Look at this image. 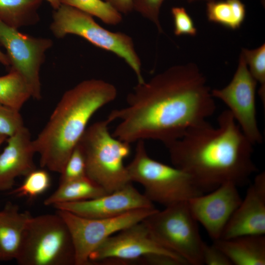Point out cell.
<instances>
[{"label": "cell", "instance_id": "obj_1", "mask_svg": "<svg viewBox=\"0 0 265 265\" xmlns=\"http://www.w3.org/2000/svg\"><path fill=\"white\" fill-rule=\"evenodd\" d=\"M214 98L206 77L194 63L176 65L137 83L127 105L107 117L119 121L112 135L129 143L145 139L166 146L212 116Z\"/></svg>", "mask_w": 265, "mask_h": 265}, {"label": "cell", "instance_id": "obj_2", "mask_svg": "<svg viewBox=\"0 0 265 265\" xmlns=\"http://www.w3.org/2000/svg\"><path fill=\"white\" fill-rule=\"evenodd\" d=\"M253 146L227 109L216 127L206 121L166 147L173 166L189 174L204 192L226 182L247 184L258 170Z\"/></svg>", "mask_w": 265, "mask_h": 265}, {"label": "cell", "instance_id": "obj_3", "mask_svg": "<svg viewBox=\"0 0 265 265\" xmlns=\"http://www.w3.org/2000/svg\"><path fill=\"white\" fill-rule=\"evenodd\" d=\"M117 95L114 85L96 79L83 80L66 91L33 140L40 166L61 174L91 117Z\"/></svg>", "mask_w": 265, "mask_h": 265}, {"label": "cell", "instance_id": "obj_4", "mask_svg": "<svg viewBox=\"0 0 265 265\" xmlns=\"http://www.w3.org/2000/svg\"><path fill=\"white\" fill-rule=\"evenodd\" d=\"M110 123L106 119L87 127L78 143L85 157L87 176L107 193L132 183L124 164L131 144L113 136Z\"/></svg>", "mask_w": 265, "mask_h": 265}, {"label": "cell", "instance_id": "obj_5", "mask_svg": "<svg viewBox=\"0 0 265 265\" xmlns=\"http://www.w3.org/2000/svg\"><path fill=\"white\" fill-rule=\"evenodd\" d=\"M126 167L132 182L144 187L150 201L165 207L205 193L184 171L151 158L144 140L137 141L134 157Z\"/></svg>", "mask_w": 265, "mask_h": 265}, {"label": "cell", "instance_id": "obj_6", "mask_svg": "<svg viewBox=\"0 0 265 265\" xmlns=\"http://www.w3.org/2000/svg\"><path fill=\"white\" fill-rule=\"evenodd\" d=\"M15 261L20 265H75L69 229L57 213L31 216Z\"/></svg>", "mask_w": 265, "mask_h": 265}, {"label": "cell", "instance_id": "obj_7", "mask_svg": "<svg viewBox=\"0 0 265 265\" xmlns=\"http://www.w3.org/2000/svg\"><path fill=\"white\" fill-rule=\"evenodd\" d=\"M50 28L57 38L68 34L76 35L97 47L114 53L130 67L135 74L137 83L145 80L141 60L129 35L109 31L98 24L92 16L64 4L54 10Z\"/></svg>", "mask_w": 265, "mask_h": 265}, {"label": "cell", "instance_id": "obj_8", "mask_svg": "<svg viewBox=\"0 0 265 265\" xmlns=\"http://www.w3.org/2000/svg\"><path fill=\"white\" fill-rule=\"evenodd\" d=\"M142 222L162 247L182 258L187 265H203L202 249L205 242L187 201L158 210Z\"/></svg>", "mask_w": 265, "mask_h": 265}, {"label": "cell", "instance_id": "obj_9", "mask_svg": "<svg viewBox=\"0 0 265 265\" xmlns=\"http://www.w3.org/2000/svg\"><path fill=\"white\" fill-rule=\"evenodd\" d=\"M158 210L155 207L133 210L109 218H90L57 210L70 232L75 251V265H89L90 254L112 235L142 221Z\"/></svg>", "mask_w": 265, "mask_h": 265}, {"label": "cell", "instance_id": "obj_10", "mask_svg": "<svg viewBox=\"0 0 265 265\" xmlns=\"http://www.w3.org/2000/svg\"><path fill=\"white\" fill-rule=\"evenodd\" d=\"M0 45L6 50L10 70L23 77L30 88L32 98L40 99V70L45 61L46 52L53 45L52 40L21 32L0 20Z\"/></svg>", "mask_w": 265, "mask_h": 265}, {"label": "cell", "instance_id": "obj_11", "mask_svg": "<svg viewBox=\"0 0 265 265\" xmlns=\"http://www.w3.org/2000/svg\"><path fill=\"white\" fill-rule=\"evenodd\" d=\"M257 84L241 53L231 81L222 88L212 90L213 98L226 105L243 133L254 145L261 144L263 140L257 120Z\"/></svg>", "mask_w": 265, "mask_h": 265}, {"label": "cell", "instance_id": "obj_12", "mask_svg": "<svg viewBox=\"0 0 265 265\" xmlns=\"http://www.w3.org/2000/svg\"><path fill=\"white\" fill-rule=\"evenodd\" d=\"M154 254L181 258L160 245L142 221L109 237L90 254L89 260L90 264L143 263L145 257Z\"/></svg>", "mask_w": 265, "mask_h": 265}, {"label": "cell", "instance_id": "obj_13", "mask_svg": "<svg viewBox=\"0 0 265 265\" xmlns=\"http://www.w3.org/2000/svg\"><path fill=\"white\" fill-rule=\"evenodd\" d=\"M238 187L233 183L226 182L208 194L187 201L193 216L213 241L220 238L227 223L241 203L242 198Z\"/></svg>", "mask_w": 265, "mask_h": 265}, {"label": "cell", "instance_id": "obj_14", "mask_svg": "<svg viewBox=\"0 0 265 265\" xmlns=\"http://www.w3.org/2000/svg\"><path fill=\"white\" fill-rule=\"evenodd\" d=\"M78 215L90 218L118 216L139 209L155 207L144 194L130 183L125 186L97 198L53 206Z\"/></svg>", "mask_w": 265, "mask_h": 265}, {"label": "cell", "instance_id": "obj_15", "mask_svg": "<svg viewBox=\"0 0 265 265\" xmlns=\"http://www.w3.org/2000/svg\"><path fill=\"white\" fill-rule=\"evenodd\" d=\"M265 235V172L256 175L220 238Z\"/></svg>", "mask_w": 265, "mask_h": 265}, {"label": "cell", "instance_id": "obj_16", "mask_svg": "<svg viewBox=\"0 0 265 265\" xmlns=\"http://www.w3.org/2000/svg\"><path fill=\"white\" fill-rule=\"evenodd\" d=\"M6 140L0 154V191L11 190L17 177L26 176L36 169V151L27 128L24 126Z\"/></svg>", "mask_w": 265, "mask_h": 265}, {"label": "cell", "instance_id": "obj_17", "mask_svg": "<svg viewBox=\"0 0 265 265\" xmlns=\"http://www.w3.org/2000/svg\"><path fill=\"white\" fill-rule=\"evenodd\" d=\"M31 216L11 202L0 209V262L15 260L24 231Z\"/></svg>", "mask_w": 265, "mask_h": 265}, {"label": "cell", "instance_id": "obj_18", "mask_svg": "<svg viewBox=\"0 0 265 265\" xmlns=\"http://www.w3.org/2000/svg\"><path fill=\"white\" fill-rule=\"evenodd\" d=\"M214 244L227 257L232 265H265V236L245 235L219 238Z\"/></svg>", "mask_w": 265, "mask_h": 265}, {"label": "cell", "instance_id": "obj_19", "mask_svg": "<svg viewBox=\"0 0 265 265\" xmlns=\"http://www.w3.org/2000/svg\"><path fill=\"white\" fill-rule=\"evenodd\" d=\"M106 192L87 176L60 183L58 187L44 202L45 206L75 202L98 197Z\"/></svg>", "mask_w": 265, "mask_h": 265}, {"label": "cell", "instance_id": "obj_20", "mask_svg": "<svg viewBox=\"0 0 265 265\" xmlns=\"http://www.w3.org/2000/svg\"><path fill=\"white\" fill-rule=\"evenodd\" d=\"M43 0H0V20L16 28L33 26L40 20Z\"/></svg>", "mask_w": 265, "mask_h": 265}, {"label": "cell", "instance_id": "obj_21", "mask_svg": "<svg viewBox=\"0 0 265 265\" xmlns=\"http://www.w3.org/2000/svg\"><path fill=\"white\" fill-rule=\"evenodd\" d=\"M206 12L210 22L233 30L239 28L246 15L245 6L240 0H209Z\"/></svg>", "mask_w": 265, "mask_h": 265}, {"label": "cell", "instance_id": "obj_22", "mask_svg": "<svg viewBox=\"0 0 265 265\" xmlns=\"http://www.w3.org/2000/svg\"><path fill=\"white\" fill-rule=\"evenodd\" d=\"M30 97L28 84L18 72L10 70L0 77V104L20 110Z\"/></svg>", "mask_w": 265, "mask_h": 265}, {"label": "cell", "instance_id": "obj_23", "mask_svg": "<svg viewBox=\"0 0 265 265\" xmlns=\"http://www.w3.org/2000/svg\"><path fill=\"white\" fill-rule=\"evenodd\" d=\"M61 4L72 6L103 23L115 26L122 21V14L109 3L102 0H61Z\"/></svg>", "mask_w": 265, "mask_h": 265}, {"label": "cell", "instance_id": "obj_24", "mask_svg": "<svg viewBox=\"0 0 265 265\" xmlns=\"http://www.w3.org/2000/svg\"><path fill=\"white\" fill-rule=\"evenodd\" d=\"M25 177L23 184L19 187L12 189L9 194L34 198L45 192L50 186V175L44 170L35 169Z\"/></svg>", "mask_w": 265, "mask_h": 265}, {"label": "cell", "instance_id": "obj_25", "mask_svg": "<svg viewBox=\"0 0 265 265\" xmlns=\"http://www.w3.org/2000/svg\"><path fill=\"white\" fill-rule=\"evenodd\" d=\"M249 71L256 81L260 83L258 94L263 105H265V45L248 50L242 49Z\"/></svg>", "mask_w": 265, "mask_h": 265}, {"label": "cell", "instance_id": "obj_26", "mask_svg": "<svg viewBox=\"0 0 265 265\" xmlns=\"http://www.w3.org/2000/svg\"><path fill=\"white\" fill-rule=\"evenodd\" d=\"M86 176L85 157L82 149L78 144L70 155L61 173L60 183Z\"/></svg>", "mask_w": 265, "mask_h": 265}, {"label": "cell", "instance_id": "obj_27", "mask_svg": "<svg viewBox=\"0 0 265 265\" xmlns=\"http://www.w3.org/2000/svg\"><path fill=\"white\" fill-rule=\"evenodd\" d=\"M19 111L0 104V134L8 137L24 126Z\"/></svg>", "mask_w": 265, "mask_h": 265}, {"label": "cell", "instance_id": "obj_28", "mask_svg": "<svg viewBox=\"0 0 265 265\" xmlns=\"http://www.w3.org/2000/svg\"><path fill=\"white\" fill-rule=\"evenodd\" d=\"M164 0H132L133 10L150 20L157 27L159 32H162L159 20L160 7Z\"/></svg>", "mask_w": 265, "mask_h": 265}, {"label": "cell", "instance_id": "obj_29", "mask_svg": "<svg viewBox=\"0 0 265 265\" xmlns=\"http://www.w3.org/2000/svg\"><path fill=\"white\" fill-rule=\"evenodd\" d=\"M171 14L174 21V32L176 36H195L197 29L191 17L183 7H173Z\"/></svg>", "mask_w": 265, "mask_h": 265}, {"label": "cell", "instance_id": "obj_30", "mask_svg": "<svg viewBox=\"0 0 265 265\" xmlns=\"http://www.w3.org/2000/svg\"><path fill=\"white\" fill-rule=\"evenodd\" d=\"M203 265H232L225 254L214 244L209 245L204 243L202 249Z\"/></svg>", "mask_w": 265, "mask_h": 265}, {"label": "cell", "instance_id": "obj_31", "mask_svg": "<svg viewBox=\"0 0 265 265\" xmlns=\"http://www.w3.org/2000/svg\"><path fill=\"white\" fill-rule=\"evenodd\" d=\"M121 14H128L133 10L132 0H105Z\"/></svg>", "mask_w": 265, "mask_h": 265}, {"label": "cell", "instance_id": "obj_32", "mask_svg": "<svg viewBox=\"0 0 265 265\" xmlns=\"http://www.w3.org/2000/svg\"><path fill=\"white\" fill-rule=\"evenodd\" d=\"M0 63L2 65L9 66L10 62L7 55L5 54L0 50Z\"/></svg>", "mask_w": 265, "mask_h": 265}, {"label": "cell", "instance_id": "obj_33", "mask_svg": "<svg viewBox=\"0 0 265 265\" xmlns=\"http://www.w3.org/2000/svg\"><path fill=\"white\" fill-rule=\"evenodd\" d=\"M53 8L54 10L57 9L61 4V0H46Z\"/></svg>", "mask_w": 265, "mask_h": 265}, {"label": "cell", "instance_id": "obj_34", "mask_svg": "<svg viewBox=\"0 0 265 265\" xmlns=\"http://www.w3.org/2000/svg\"><path fill=\"white\" fill-rule=\"evenodd\" d=\"M7 138V137L0 134V146L1 144H2L5 140H6V139Z\"/></svg>", "mask_w": 265, "mask_h": 265}, {"label": "cell", "instance_id": "obj_35", "mask_svg": "<svg viewBox=\"0 0 265 265\" xmlns=\"http://www.w3.org/2000/svg\"><path fill=\"white\" fill-rule=\"evenodd\" d=\"M188 2H193V1H194L195 0H186ZM207 1H209V0H206Z\"/></svg>", "mask_w": 265, "mask_h": 265}]
</instances>
